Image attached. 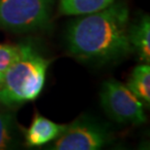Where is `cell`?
Segmentation results:
<instances>
[{"instance_id": "obj_1", "label": "cell", "mask_w": 150, "mask_h": 150, "mask_svg": "<svg viewBox=\"0 0 150 150\" xmlns=\"http://www.w3.org/2000/svg\"><path fill=\"white\" fill-rule=\"evenodd\" d=\"M68 49L77 58L110 61L133 51L129 40V10L123 3H112L96 13L84 15L71 23Z\"/></svg>"}, {"instance_id": "obj_2", "label": "cell", "mask_w": 150, "mask_h": 150, "mask_svg": "<svg viewBox=\"0 0 150 150\" xmlns=\"http://www.w3.org/2000/svg\"><path fill=\"white\" fill-rule=\"evenodd\" d=\"M19 57L3 75L0 103L14 106L35 100L42 91L49 62L30 44H21Z\"/></svg>"}, {"instance_id": "obj_3", "label": "cell", "mask_w": 150, "mask_h": 150, "mask_svg": "<svg viewBox=\"0 0 150 150\" xmlns=\"http://www.w3.org/2000/svg\"><path fill=\"white\" fill-rule=\"evenodd\" d=\"M52 0H0V26L28 32L49 23Z\"/></svg>"}, {"instance_id": "obj_4", "label": "cell", "mask_w": 150, "mask_h": 150, "mask_svg": "<svg viewBox=\"0 0 150 150\" xmlns=\"http://www.w3.org/2000/svg\"><path fill=\"white\" fill-rule=\"evenodd\" d=\"M100 101L104 111L114 121L122 124L140 125L145 122L142 100L117 80L103 83L100 91Z\"/></svg>"}, {"instance_id": "obj_5", "label": "cell", "mask_w": 150, "mask_h": 150, "mask_svg": "<svg viewBox=\"0 0 150 150\" xmlns=\"http://www.w3.org/2000/svg\"><path fill=\"white\" fill-rule=\"evenodd\" d=\"M109 140L104 128L90 120H76L67 125L49 149L53 150H98Z\"/></svg>"}, {"instance_id": "obj_6", "label": "cell", "mask_w": 150, "mask_h": 150, "mask_svg": "<svg viewBox=\"0 0 150 150\" xmlns=\"http://www.w3.org/2000/svg\"><path fill=\"white\" fill-rule=\"evenodd\" d=\"M67 125H59L39 114L34 116L30 127L25 131L28 146H41L55 140L62 133Z\"/></svg>"}, {"instance_id": "obj_7", "label": "cell", "mask_w": 150, "mask_h": 150, "mask_svg": "<svg viewBox=\"0 0 150 150\" xmlns=\"http://www.w3.org/2000/svg\"><path fill=\"white\" fill-rule=\"evenodd\" d=\"M129 40L133 48L145 64L150 62V22L144 16L137 25L129 28Z\"/></svg>"}, {"instance_id": "obj_8", "label": "cell", "mask_w": 150, "mask_h": 150, "mask_svg": "<svg viewBox=\"0 0 150 150\" xmlns=\"http://www.w3.org/2000/svg\"><path fill=\"white\" fill-rule=\"evenodd\" d=\"M114 0H61L59 12L67 16H84L108 7Z\"/></svg>"}, {"instance_id": "obj_9", "label": "cell", "mask_w": 150, "mask_h": 150, "mask_svg": "<svg viewBox=\"0 0 150 150\" xmlns=\"http://www.w3.org/2000/svg\"><path fill=\"white\" fill-rule=\"evenodd\" d=\"M127 87L145 103H150V67L148 64H140L132 72Z\"/></svg>"}, {"instance_id": "obj_10", "label": "cell", "mask_w": 150, "mask_h": 150, "mask_svg": "<svg viewBox=\"0 0 150 150\" xmlns=\"http://www.w3.org/2000/svg\"><path fill=\"white\" fill-rule=\"evenodd\" d=\"M19 139L14 114L0 107V150L14 148Z\"/></svg>"}, {"instance_id": "obj_11", "label": "cell", "mask_w": 150, "mask_h": 150, "mask_svg": "<svg viewBox=\"0 0 150 150\" xmlns=\"http://www.w3.org/2000/svg\"><path fill=\"white\" fill-rule=\"evenodd\" d=\"M21 46L0 44V73L4 75L19 57Z\"/></svg>"}, {"instance_id": "obj_12", "label": "cell", "mask_w": 150, "mask_h": 150, "mask_svg": "<svg viewBox=\"0 0 150 150\" xmlns=\"http://www.w3.org/2000/svg\"><path fill=\"white\" fill-rule=\"evenodd\" d=\"M2 80H3V74L0 73V85H1V83H2Z\"/></svg>"}]
</instances>
